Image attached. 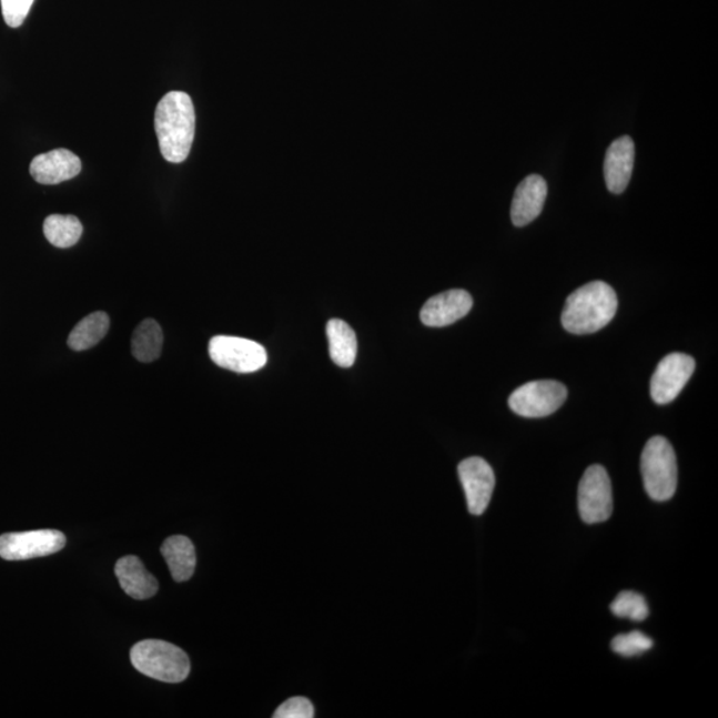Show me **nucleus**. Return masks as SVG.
<instances>
[{
  "label": "nucleus",
  "instance_id": "obj_7",
  "mask_svg": "<svg viewBox=\"0 0 718 718\" xmlns=\"http://www.w3.org/2000/svg\"><path fill=\"white\" fill-rule=\"evenodd\" d=\"M579 513L588 525L606 522L614 512L613 485L607 469L594 465L586 469L579 485Z\"/></svg>",
  "mask_w": 718,
  "mask_h": 718
},
{
  "label": "nucleus",
  "instance_id": "obj_3",
  "mask_svg": "<svg viewBox=\"0 0 718 718\" xmlns=\"http://www.w3.org/2000/svg\"><path fill=\"white\" fill-rule=\"evenodd\" d=\"M131 663L151 679L176 684L191 674L190 657L183 649L163 640H144L131 649Z\"/></svg>",
  "mask_w": 718,
  "mask_h": 718
},
{
  "label": "nucleus",
  "instance_id": "obj_2",
  "mask_svg": "<svg viewBox=\"0 0 718 718\" xmlns=\"http://www.w3.org/2000/svg\"><path fill=\"white\" fill-rule=\"evenodd\" d=\"M617 304L619 301L614 287L603 281H594L569 295L563 309L562 325L577 335L599 332L614 320Z\"/></svg>",
  "mask_w": 718,
  "mask_h": 718
},
{
  "label": "nucleus",
  "instance_id": "obj_21",
  "mask_svg": "<svg viewBox=\"0 0 718 718\" xmlns=\"http://www.w3.org/2000/svg\"><path fill=\"white\" fill-rule=\"evenodd\" d=\"M610 610L617 617L634 621L646 620L649 615L647 600L643 595L633 593V590H624L617 595L615 601L610 604Z\"/></svg>",
  "mask_w": 718,
  "mask_h": 718
},
{
  "label": "nucleus",
  "instance_id": "obj_23",
  "mask_svg": "<svg viewBox=\"0 0 718 718\" xmlns=\"http://www.w3.org/2000/svg\"><path fill=\"white\" fill-rule=\"evenodd\" d=\"M274 718H312L314 717V707L305 697H293L281 704Z\"/></svg>",
  "mask_w": 718,
  "mask_h": 718
},
{
  "label": "nucleus",
  "instance_id": "obj_10",
  "mask_svg": "<svg viewBox=\"0 0 718 718\" xmlns=\"http://www.w3.org/2000/svg\"><path fill=\"white\" fill-rule=\"evenodd\" d=\"M458 474L465 489L468 512L482 515L492 502L495 488L494 469L485 459L472 456L461 462Z\"/></svg>",
  "mask_w": 718,
  "mask_h": 718
},
{
  "label": "nucleus",
  "instance_id": "obj_18",
  "mask_svg": "<svg viewBox=\"0 0 718 718\" xmlns=\"http://www.w3.org/2000/svg\"><path fill=\"white\" fill-rule=\"evenodd\" d=\"M110 325L109 314L104 312L87 315V317L73 327L69 340H67V344L75 352L89 351V348L98 345L105 337L110 331Z\"/></svg>",
  "mask_w": 718,
  "mask_h": 718
},
{
  "label": "nucleus",
  "instance_id": "obj_1",
  "mask_svg": "<svg viewBox=\"0 0 718 718\" xmlns=\"http://www.w3.org/2000/svg\"><path fill=\"white\" fill-rule=\"evenodd\" d=\"M161 154L173 164L183 163L190 156L196 131V113L190 95L172 91L160 100L154 113Z\"/></svg>",
  "mask_w": 718,
  "mask_h": 718
},
{
  "label": "nucleus",
  "instance_id": "obj_11",
  "mask_svg": "<svg viewBox=\"0 0 718 718\" xmlns=\"http://www.w3.org/2000/svg\"><path fill=\"white\" fill-rule=\"evenodd\" d=\"M473 297L462 289L436 294L421 311L422 324L431 327L453 325L472 311Z\"/></svg>",
  "mask_w": 718,
  "mask_h": 718
},
{
  "label": "nucleus",
  "instance_id": "obj_19",
  "mask_svg": "<svg viewBox=\"0 0 718 718\" xmlns=\"http://www.w3.org/2000/svg\"><path fill=\"white\" fill-rule=\"evenodd\" d=\"M164 335L156 321L148 318L132 335V355L143 364L159 360L163 351Z\"/></svg>",
  "mask_w": 718,
  "mask_h": 718
},
{
  "label": "nucleus",
  "instance_id": "obj_13",
  "mask_svg": "<svg viewBox=\"0 0 718 718\" xmlns=\"http://www.w3.org/2000/svg\"><path fill=\"white\" fill-rule=\"evenodd\" d=\"M635 165V143L633 138L623 136L609 145L604 160V179L607 188L615 194L627 190Z\"/></svg>",
  "mask_w": 718,
  "mask_h": 718
},
{
  "label": "nucleus",
  "instance_id": "obj_5",
  "mask_svg": "<svg viewBox=\"0 0 718 718\" xmlns=\"http://www.w3.org/2000/svg\"><path fill=\"white\" fill-rule=\"evenodd\" d=\"M567 394V387L558 381H533L509 395L508 406L520 417H548L565 404Z\"/></svg>",
  "mask_w": 718,
  "mask_h": 718
},
{
  "label": "nucleus",
  "instance_id": "obj_14",
  "mask_svg": "<svg viewBox=\"0 0 718 718\" xmlns=\"http://www.w3.org/2000/svg\"><path fill=\"white\" fill-rule=\"evenodd\" d=\"M548 188L546 180L539 174H529L516 188L513 205L512 220L515 226L522 227L532 224L545 206Z\"/></svg>",
  "mask_w": 718,
  "mask_h": 718
},
{
  "label": "nucleus",
  "instance_id": "obj_16",
  "mask_svg": "<svg viewBox=\"0 0 718 718\" xmlns=\"http://www.w3.org/2000/svg\"><path fill=\"white\" fill-rule=\"evenodd\" d=\"M168 567L174 582L190 580L196 569V549L190 538L183 535L171 536L161 546Z\"/></svg>",
  "mask_w": 718,
  "mask_h": 718
},
{
  "label": "nucleus",
  "instance_id": "obj_17",
  "mask_svg": "<svg viewBox=\"0 0 718 718\" xmlns=\"http://www.w3.org/2000/svg\"><path fill=\"white\" fill-rule=\"evenodd\" d=\"M328 341V353L335 365L340 367H352L357 358L358 344L357 335L353 328L342 320H331L326 325Z\"/></svg>",
  "mask_w": 718,
  "mask_h": 718
},
{
  "label": "nucleus",
  "instance_id": "obj_4",
  "mask_svg": "<svg viewBox=\"0 0 718 718\" xmlns=\"http://www.w3.org/2000/svg\"><path fill=\"white\" fill-rule=\"evenodd\" d=\"M641 474L650 498L657 502L673 498L677 488V459L673 445L664 436H654L644 447Z\"/></svg>",
  "mask_w": 718,
  "mask_h": 718
},
{
  "label": "nucleus",
  "instance_id": "obj_8",
  "mask_svg": "<svg viewBox=\"0 0 718 718\" xmlns=\"http://www.w3.org/2000/svg\"><path fill=\"white\" fill-rule=\"evenodd\" d=\"M65 536L57 529L10 533L0 536V558L10 562L42 558L62 552Z\"/></svg>",
  "mask_w": 718,
  "mask_h": 718
},
{
  "label": "nucleus",
  "instance_id": "obj_6",
  "mask_svg": "<svg viewBox=\"0 0 718 718\" xmlns=\"http://www.w3.org/2000/svg\"><path fill=\"white\" fill-rule=\"evenodd\" d=\"M210 355L218 366L240 374L259 372L267 361L264 346L232 335L213 337L210 342Z\"/></svg>",
  "mask_w": 718,
  "mask_h": 718
},
{
  "label": "nucleus",
  "instance_id": "obj_24",
  "mask_svg": "<svg viewBox=\"0 0 718 718\" xmlns=\"http://www.w3.org/2000/svg\"><path fill=\"white\" fill-rule=\"evenodd\" d=\"M32 3L33 0H2L4 22L12 29H18L29 16Z\"/></svg>",
  "mask_w": 718,
  "mask_h": 718
},
{
  "label": "nucleus",
  "instance_id": "obj_9",
  "mask_svg": "<svg viewBox=\"0 0 718 718\" xmlns=\"http://www.w3.org/2000/svg\"><path fill=\"white\" fill-rule=\"evenodd\" d=\"M696 362L684 353L668 354L657 365L650 381V395L657 405H667L679 397L695 373Z\"/></svg>",
  "mask_w": 718,
  "mask_h": 718
},
{
  "label": "nucleus",
  "instance_id": "obj_15",
  "mask_svg": "<svg viewBox=\"0 0 718 718\" xmlns=\"http://www.w3.org/2000/svg\"><path fill=\"white\" fill-rule=\"evenodd\" d=\"M115 575L120 587L133 599L146 600L158 594L159 583L156 577L146 572L143 562L138 556H124L118 560Z\"/></svg>",
  "mask_w": 718,
  "mask_h": 718
},
{
  "label": "nucleus",
  "instance_id": "obj_22",
  "mask_svg": "<svg viewBox=\"0 0 718 718\" xmlns=\"http://www.w3.org/2000/svg\"><path fill=\"white\" fill-rule=\"evenodd\" d=\"M614 653L624 657H634L647 653L654 646L653 639L639 630L634 633L617 635L613 640Z\"/></svg>",
  "mask_w": 718,
  "mask_h": 718
},
{
  "label": "nucleus",
  "instance_id": "obj_12",
  "mask_svg": "<svg viewBox=\"0 0 718 718\" xmlns=\"http://www.w3.org/2000/svg\"><path fill=\"white\" fill-rule=\"evenodd\" d=\"M82 171V161L69 150H55L39 154L32 160L30 173L43 185H55L77 178Z\"/></svg>",
  "mask_w": 718,
  "mask_h": 718
},
{
  "label": "nucleus",
  "instance_id": "obj_20",
  "mask_svg": "<svg viewBox=\"0 0 718 718\" xmlns=\"http://www.w3.org/2000/svg\"><path fill=\"white\" fill-rule=\"evenodd\" d=\"M44 236L53 246L71 247L78 243L83 234V225L75 216L51 214L43 225Z\"/></svg>",
  "mask_w": 718,
  "mask_h": 718
}]
</instances>
